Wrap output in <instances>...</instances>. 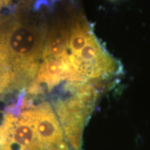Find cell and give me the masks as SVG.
I'll use <instances>...</instances> for the list:
<instances>
[{"instance_id": "obj_1", "label": "cell", "mask_w": 150, "mask_h": 150, "mask_svg": "<svg viewBox=\"0 0 150 150\" xmlns=\"http://www.w3.org/2000/svg\"><path fill=\"white\" fill-rule=\"evenodd\" d=\"M30 8L20 3L0 18V96L27 91L36 79L49 27Z\"/></svg>"}, {"instance_id": "obj_2", "label": "cell", "mask_w": 150, "mask_h": 150, "mask_svg": "<svg viewBox=\"0 0 150 150\" xmlns=\"http://www.w3.org/2000/svg\"><path fill=\"white\" fill-rule=\"evenodd\" d=\"M65 47L71 66L83 81L106 88L122 74L120 61L108 52L83 15L72 14L65 20Z\"/></svg>"}, {"instance_id": "obj_3", "label": "cell", "mask_w": 150, "mask_h": 150, "mask_svg": "<svg viewBox=\"0 0 150 150\" xmlns=\"http://www.w3.org/2000/svg\"><path fill=\"white\" fill-rule=\"evenodd\" d=\"M0 125V150H68L52 124L37 115L31 98L6 108Z\"/></svg>"}, {"instance_id": "obj_4", "label": "cell", "mask_w": 150, "mask_h": 150, "mask_svg": "<svg viewBox=\"0 0 150 150\" xmlns=\"http://www.w3.org/2000/svg\"><path fill=\"white\" fill-rule=\"evenodd\" d=\"M102 89L88 82L70 81L50 91L52 92L51 105L66 139L74 150H81L83 128Z\"/></svg>"}, {"instance_id": "obj_5", "label": "cell", "mask_w": 150, "mask_h": 150, "mask_svg": "<svg viewBox=\"0 0 150 150\" xmlns=\"http://www.w3.org/2000/svg\"><path fill=\"white\" fill-rule=\"evenodd\" d=\"M14 0H0V15L1 13L4 11V9H8L12 6L15 2Z\"/></svg>"}, {"instance_id": "obj_6", "label": "cell", "mask_w": 150, "mask_h": 150, "mask_svg": "<svg viewBox=\"0 0 150 150\" xmlns=\"http://www.w3.org/2000/svg\"><path fill=\"white\" fill-rule=\"evenodd\" d=\"M57 1H60V0H49V1H50V3L51 4L54 5V4Z\"/></svg>"}, {"instance_id": "obj_7", "label": "cell", "mask_w": 150, "mask_h": 150, "mask_svg": "<svg viewBox=\"0 0 150 150\" xmlns=\"http://www.w3.org/2000/svg\"><path fill=\"white\" fill-rule=\"evenodd\" d=\"M110 1H116V0H110Z\"/></svg>"}]
</instances>
